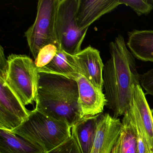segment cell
<instances>
[{"mask_svg": "<svg viewBox=\"0 0 153 153\" xmlns=\"http://www.w3.org/2000/svg\"><path fill=\"white\" fill-rule=\"evenodd\" d=\"M111 58L103 71L106 106L116 118L124 115L132 103L133 85L140 82L135 57L128 50L124 37L119 34L109 44Z\"/></svg>", "mask_w": 153, "mask_h": 153, "instance_id": "cell-1", "label": "cell"}, {"mask_svg": "<svg viewBox=\"0 0 153 153\" xmlns=\"http://www.w3.org/2000/svg\"><path fill=\"white\" fill-rule=\"evenodd\" d=\"M121 5L124 4L130 7L138 16L147 15L153 10V4L150 1L119 0Z\"/></svg>", "mask_w": 153, "mask_h": 153, "instance_id": "cell-19", "label": "cell"}, {"mask_svg": "<svg viewBox=\"0 0 153 153\" xmlns=\"http://www.w3.org/2000/svg\"><path fill=\"white\" fill-rule=\"evenodd\" d=\"M131 105L145 134L149 149L153 153V120L151 109L140 82L133 85Z\"/></svg>", "mask_w": 153, "mask_h": 153, "instance_id": "cell-11", "label": "cell"}, {"mask_svg": "<svg viewBox=\"0 0 153 153\" xmlns=\"http://www.w3.org/2000/svg\"><path fill=\"white\" fill-rule=\"evenodd\" d=\"M140 83L146 94L153 96V68L140 75Z\"/></svg>", "mask_w": 153, "mask_h": 153, "instance_id": "cell-22", "label": "cell"}, {"mask_svg": "<svg viewBox=\"0 0 153 153\" xmlns=\"http://www.w3.org/2000/svg\"><path fill=\"white\" fill-rule=\"evenodd\" d=\"M59 48L53 45L44 47L39 52L37 58L35 60L37 69H40L49 64L54 58Z\"/></svg>", "mask_w": 153, "mask_h": 153, "instance_id": "cell-20", "label": "cell"}, {"mask_svg": "<svg viewBox=\"0 0 153 153\" xmlns=\"http://www.w3.org/2000/svg\"><path fill=\"white\" fill-rule=\"evenodd\" d=\"M121 5L119 0H79L76 14L78 26L88 28L96 20Z\"/></svg>", "mask_w": 153, "mask_h": 153, "instance_id": "cell-10", "label": "cell"}, {"mask_svg": "<svg viewBox=\"0 0 153 153\" xmlns=\"http://www.w3.org/2000/svg\"><path fill=\"white\" fill-rule=\"evenodd\" d=\"M59 0H40L34 24L25 32L30 51L37 58L44 47L53 45L60 49L55 35V17Z\"/></svg>", "mask_w": 153, "mask_h": 153, "instance_id": "cell-6", "label": "cell"}, {"mask_svg": "<svg viewBox=\"0 0 153 153\" xmlns=\"http://www.w3.org/2000/svg\"><path fill=\"white\" fill-rule=\"evenodd\" d=\"M79 3V0H59L55 17V35L59 47L71 55L82 51L81 45L88 29H81L78 26Z\"/></svg>", "mask_w": 153, "mask_h": 153, "instance_id": "cell-5", "label": "cell"}, {"mask_svg": "<svg viewBox=\"0 0 153 153\" xmlns=\"http://www.w3.org/2000/svg\"><path fill=\"white\" fill-rule=\"evenodd\" d=\"M131 126L134 131L137 142V153H150L148 144L145 134L140 127L137 118L131 105L130 108L127 111Z\"/></svg>", "mask_w": 153, "mask_h": 153, "instance_id": "cell-18", "label": "cell"}, {"mask_svg": "<svg viewBox=\"0 0 153 153\" xmlns=\"http://www.w3.org/2000/svg\"><path fill=\"white\" fill-rule=\"evenodd\" d=\"M111 153H123L122 150L121 137V135L116 145L114 146Z\"/></svg>", "mask_w": 153, "mask_h": 153, "instance_id": "cell-24", "label": "cell"}, {"mask_svg": "<svg viewBox=\"0 0 153 153\" xmlns=\"http://www.w3.org/2000/svg\"><path fill=\"white\" fill-rule=\"evenodd\" d=\"M152 153V152H151V153Z\"/></svg>", "mask_w": 153, "mask_h": 153, "instance_id": "cell-27", "label": "cell"}, {"mask_svg": "<svg viewBox=\"0 0 153 153\" xmlns=\"http://www.w3.org/2000/svg\"><path fill=\"white\" fill-rule=\"evenodd\" d=\"M6 84L25 106L36 101L38 71L34 62L25 55L12 54L8 57Z\"/></svg>", "mask_w": 153, "mask_h": 153, "instance_id": "cell-4", "label": "cell"}, {"mask_svg": "<svg viewBox=\"0 0 153 153\" xmlns=\"http://www.w3.org/2000/svg\"><path fill=\"white\" fill-rule=\"evenodd\" d=\"M122 130V123L120 119L108 113L100 114L90 153H111Z\"/></svg>", "mask_w": 153, "mask_h": 153, "instance_id": "cell-7", "label": "cell"}, {"mask_svg": "<svg viewBox=\"0 0 153 153\" xmlns=\"http://www.w3.org/2000/svg\"><path fill=\"white\" fill-rule=\"evenodd\" d=\"M127 46L135 58L153 62V30H133L128 33Z\"/></svg>", "mask_w": 153, "mask_h": 153, "instance_id": "cell-12", "label": "cell"}, {"mask_svg": "<svg viewBox=\"0 0 153 153\" xmlns=\"http://www.w3.org/2000/svg\"><path fill=\"white\" fill-rule=\"evenodd\" d=\"M151 115H152V118H153V109H151Z\"/></svg>", "mask_w": 153, "mask_h": 153, "instance_id": "cell-25", "label": "cell"}, {"mask_svg": "<svg viewBox=\"0 0 153 153\" xmlns=\"http://www.w3.org/2000/svg\"><path fill=\"white\" fill-rule=\"evenodd\" d=\"M45 153H82L75 136L71 133L70 137L53 149Z\"/></svg>", "mask_w": 153, "mask_h": 153, "instance_id": "cell-21", "label": "cell"}, {"mask_svg": "<svg viewBox=\"0 0 153 153\" xmlns=\"http://www.w3.org/2000/svg\"><path fill=\"white\" fill-rule=\"evenodd\" d=\"M0 153H45L38 146L16 134L0 129Z\"/></svg>", "mask_w": 153, "mask_h": 153, "instance_id": "cell-15", "label": "cell"}, {"mask_svg": "<svg viewBox=\"0 0 153 153\" xmlns=\"http://www.w3.org/2000/svg\"><path fill=\"white\" fill-rule=\"evenodd\" d=\"M76 80L78 86V103L82 118L102 114L107 103L103 91L97 88L80 74Z\"/></svg>", "mask_w": 153, "mask_h": 153, "instance_id": "cell-9", "label": "cell"}, {"mask_svg": "<svg viewBox=\"0 0 153 153\" xmlns=\"http://www.w3.org/2000/svg\"><path fill=\"white\" fill-rule=\"evenodd\" d=\"M8 69V62L4 54V49L0 46V79L6 80Z\"/></svg>", "mask_w": 153, "mask_h": 153, "instance_id": "cell-23", "label": "cell"}, {"mask_svg": "<svg viewBox=\"0 0 153 153\" xmlns=\"http://www.w3.org/2000/svg\"><path fill=\"white\" fill-rule=\"evenodd\" d=\"M121 133L123 153H137V142L131 126L127 111L123 115Z\"/></svg>", "mask_w": 153, "mask_h": 153, "instance_id": "cell-17", "label": "cell"}, {"mask_svg": "<svg viewBox=\"0 0 153 153\" xmlns=\"http://www.w3.org/2000/svg\"></svg>", "mask_w": 153, "mask_h": 153, "instance_id": "cell-28", "label": "cell"}, {"mask_svg": "<svg viewBox=\"0 0 153 153\" xmlns=\"http://www.w3.org/2000/svg\"><path fill=\"white\" fill-rule=\"evenodd\" d=\"M72 127L35 108L29 117L11 132L42 149H53L71 136Z\"/></svg>", "mask_w": 153, "mask_h": 153, "instance_id": "cell-3", "label": "cell"}, {"mask_svg": "<svg viewBox=\"0 0 153 153\" xmlns=\"http://www.w3.org/2000/svg\"><path fill=\"white\" fill-rule=\"evenodd\" d=\"M151 1V3H152V4H153V1Z\"/></svg>", "mask_w": 153, "mask_h": 153, "instance_id": "cell-26", "label": "cell"}, {"mask_svg": "<svg viewBox=\"0 0 153 153\" xmlns=\"http://www.w3.org/2000/svg\"><path fill=\"white\" fill-rule=\"evenodd\" d=\"M79 74L94 86L103 91V71L104 65L98 50L89 46L73 55Z\"/></svg>", "mask_w": 153, "mask_h": 153, "instance_id": "cell-8", "label": "cell"}, {"mask_svg": "<svg viewBox=\"0 0 153 153\" xmlns=\"http://www.w3.org/2000/svg\"><path fill=\"white\" fill-rule=\"evenodd\" d=\"M100 114L83 117L71 128L82 153H90Z\"/></svg>", "mask_w": 153, "mask_h": 153, "instance_id": "cell-13", "label": "cell"}, {"mask_svg": "<svg viewBox=\"0 0 153 153\" xmlns=\"http://www.w3.org/2000/svg\"><path fill=\"white\" fill-rule=\"evenodd\" d=\"M37 69L39 73L61 75L75 79L79 74L73 55L60 49L49 64Z\"/></svg>", "mask_w": 153, "mask_h": 153, "instance_id": "cell-14", "label": "cell"}, {"mask_svg": "<svg viewBox=\"0 0 153 153\" xmlns=\"http://www.w3.org/2000/svg\"><path fill=\"white\" fill-rule=\"evenodd\" d=\"M0 108L16 115L23 122L27 119L32 111L27 109L6 84L0 79Z\"/></svg>", "mask_w": 153, "mask_h": 153, "instance_id": "cell-16", "label": "cell"}, {"mask_svg": "<svg viewBox=\"0 0 153 153\" xmlns=\"http://www.w3.org/2000/svg\"><path fill=\"white\" fill-rule=\"evenodd\" d=\"M78 99L76 79L55 74H38L35 101L37 110L72 127L82 118Z\"/></svg>", "mask_w": 153, "mask_h": 153, "instance_id": "cell-2", "label": "cell"}]
</instances>
